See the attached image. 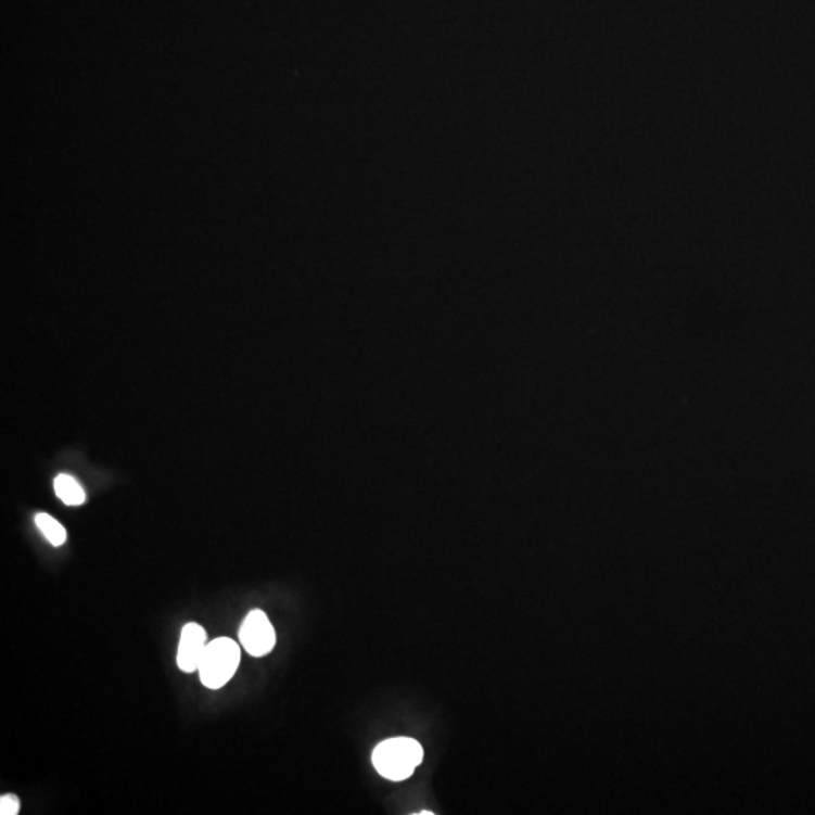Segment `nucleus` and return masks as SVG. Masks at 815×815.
<instances>
[{"label": "nucleus", "instance_id": "0eeeda50", "mask_svg": "<svg viewBox=\"0 0 815 815\" xmlns=\"http://www.w3.org/2000/svg\"><path fill=\"white\" fill-rule=\"evenodd\" d=\"M18 813H21V801L15 795H2V799H0V814L17 815Z\"/></svg>", "mask_w": 815, "mask_h": 815}, {"label": "nucleus", "instance_id": "f257e3e1", "mask_svg": "<svg viewBox=\"0 0 815 815\" xmlns=\"http://www.w3.org/2000/svg\"><path fill=\"white\" fill-rule=\"evenodd\" d=\"M378 774L390 781H405L415 774L423 761V748L419 741L408 737H396L378 744L372 755Z\"/></svg>", "mask_w": 815, "mask_h": 815}, {"label": "nucleus", "instance_id": "7ed1b4c3", "mask_svg": "<svg viewBox=\"0 0 815 815\" xmlns=\"http://www.w3.org/2000/svg\"><path fill=\"white\" fill-rule=\"evenodd\" d=\"M239 639L250 655L263 657L269 654L276 647V629L265 612L253 610L243 621Z\"/></svg>", "mask_w": 815, "mask_h": 815}, {"label": "nucleus", "instance_id": "39448f33", "mask_svg": "<svg viewBox=\"0 0 815 815\" xmlns=\"http://www.w3.org/2000/svg\"><path fill=\"white\" fill-rule=\"evenodd\" d=\"M53 486H55L56 496L63 500V504L67 506L84 505L85 493L75 477L68 476V474H60L53 482Z\"/></svg>", "mask_w": 815, "mask_h": 815}, {"label": "nucleus", "instance_id": "f03ea898", "mask_svg": "<svg viewBox=\"0 0 815 815\" xmlns=\"http://www.w3.org/2000/svg\"><path fill=\"white\" fill-rule=\"evenodd\" d=\"M241 663V648L229 639L218 637L207 644L199 666L200 679L207 689L218 690L233 678Z\"/></svg>", "mask_w": 815, "mask_h": 815}, {"label": "nucleus", "instance_id": "20e7f679", "mask_svg": "<svg viewBox=\"0 0 815 815\" xmlns=\"http://www.w3.org/2000/svg\"><path fill=\"white\" fill-rule=\"evenodd\" d=\"M207 647V635L204 628L199 624H187L181 632L179 652H177V664L183 672L199 671L201 659Z\"/></svg>", "mask_w": 815, "mask_h": 815}, {"label": "nucleus", "instance_id": "423d86ee", "mask_svg": "<svg viewBox=\"0 0 815 815\" xmlns=\"http://www.w3.org/2000/svg\"><path fill=\"white\" fill-rule=\"evenodd\" d=\"M35 524H37V527L40 529L42 535L48 538L52 546H63L65 540H67V532H65L63 524L58 523V521L53 519V517L48 515V513H38V515L35 517Z\"/></svg>", "mask_w": 815, "mask_h": 815}]
</instances>
